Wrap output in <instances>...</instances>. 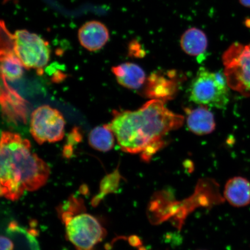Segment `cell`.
<instances>
[{"mask_svg":"<svg viewBox=\"0 0 250 250\" xmlns=\"http://www.w3.org/2000/svg\"><path fill=\"white\" fill-rule=\"evenodd\" d=\"M229 87L224 72L212 73L201 67L190 85V101L207 107L224 108L229 102Z\"/></svg>","mask_w":250,"mask_h":250,"instance_id":"3957f363","label":"cell"},{"mask_svg":"<svg viewBox=\"0 0 250 250\" xmlns=\"http://www.w3.org/2000/svg\"><path fill=\"white\" fill-rule=\"evenodd\" d=\"M65 124L63 116L57 109L42 105L31 114L30 133L39 145L58 142L63 139Z\"/></svg>","mask_w":250,"mask_h":250,"instance_id":"52a82bcc","label":"cell"},{"mask_svg":"<svg viewBox=\"0 0 250 250\" xmlns=\"http://www.w3.org/2000/svg\"><path fill=\"white\" fill-rule=\"evenodd\" d=\"M224 73L230 88L250 97V43H234L223 56Z\"/></svg>","mask_w":250,"mask_h":250,"instance_id":"277c9868","label":"cell"},{"mask_svg":"<svg viewBox=\"0 0 250 250\" xmlns=\"http://www.w3.org/2000/svg\"><path fill=\"white\" fill-rule=\"evenodd\" d=\"M114 136L108 125L96 127L89 133V143L94 149L107 152L114 147Z\"/></svg>","mask_w":250,"mask_h":250,"instance_id":"2e32d148","label":"cell"},{"mask_svg":"<svg viewBox=\"0 0 250 250\" xmlns=\"http://www.w3.org/2000/svg\"><path fill=\"white\" fill-rule=\"evenodd\" d=\"M225 198L235 208H243L250 204V183L243 177H234L225 186Z\"/></svg>","mask_w":250,"mask_h":250,"instance_id":"4fadbf2b","label":"cell"},{"mask_svg":"<svg viewBox=\"0 0 250 250\" xmlns=\"http://www.w3.org/2000/svg\"><path fill=\"white\" fill-rule=\"evenodd\" d=\"M2 77L1 103L3 111L13 121H26V102L15 90L9 87L5 78Z\"/></svg>","mask_w":250,"mask_h":250,"instance_id":"30bf717a","label":"cell"},{"mask_svg":"<svg viewBox=\"0 0 250 250\" xmlns=\"http://www.w3.org/2000/svg\"><path fill=\"white\" fill-rule=\"evenodd\" d=\"M80 44L90 52L98 51L108 42L109 31L105 25L98 21H87L78 34Z\"/></svg>","mask_w":250,"mask_h":250,"instance_id":"ba28073f","label":"cell"},{"mask_svg":"<svg viewBox=\"0 0 250 250\" xmlns=\"http://www.w3.org/2000/svg\"><path fill=\"white\" fill-rule=\"evenodd\" d=\"M66 236L77 250H93L106 230L93 215L82 213L65 218Z\"/></svg>","mask_w":250,"mask_h":250,"instance_id":"8992f818","label":"cell"},{"mask_svg":"<svg viewBox=\"0 0 250 250\" xmlns=\"http://www.w3.org/2000/svg\"><path fill=\"white\" fill-rule=\"evenodd\" d=\"M1 250H13L14 248V243L7 237L1 236Z\"/></svg>","mask_w":250,"mask_h":250,"instance_id":"e0dca14e","label":"cell"},{"mask_svg":"<svg viewBox=\"0 0 250 250\" xmlns=\"http://www.w3.org/2000/svg\"><path fill=\"white\" fill-rule=\"evenodd\" d=\"M13 50L26 69L42 70L48 63L51 49L48 42L26 30L16 31Z\"/></svg>","mask_w":250,"mask_h":250,"instance_id":"5b68a950","label":"cell"},{"mask_svg":"<svg viewBox=\"0 0 250 250\" xmlns=\"http://www.w3.org/2000/svg\"><path fill=\"white\" fill-rule=\"evenodd\" d=\"M112 73L121 85L130 89L140 88L146 83L143 68L133 62H126L112 68Z\"/></svg>","mask_w":250,"mask_h":250,"instance_id":"7c38bea8","label":"cell"},{"mask_svg":"<svg viewBox=\"0 0 250 250\" xmlns=\"http://www.w3.org/2000/svg\"><path fill=\"white\" fill-rule=\"evenodd\" d=\"M108 125L123 151L141 154L148 162L164 145V137L183 126L184 117L151 99L134 111H114Z\"/></svg>","mask_w":250,"mask_h":250,"instance_id":"6da1fadb","label":"cell"},{"mask_svg":"<svg viewBox=\"0 0 250 250\" xmlns=\"http://www.w3.org/2000/svg\"><path fill=\"white\" fill-rule=\"evenodd\" d=\"M239 1L242 5L250 8V0H239Z\"/></svg>","mask_w":250,"mask_h":250,"instance_id":"ac0fdd59","label":"cell"},{"mask_svg":"<svg viewBox=\"0 0 250 250\" xmlns=\"http://www.w3.org/2000/svg\"><path fill=\"white\" fill-rule=\"evenodd\" d=\"M180 44L183 51L191 56L204 55L207 51L208 40L206 34L198 28L187 30L181 37Z\"/></svg>","mask_w":250,"mask_h":250,"instance_id":"5bb4252c","label":"cell"},{"mask_svg":"<svg viewBox=\"0 0 250 250\" xmlns=\"http://www.w3.org/2000/svg\"><path fill=\"white\" fill-rule=\"evenodd\" d=\"M146 83V96L164 102L173 98L177 89L176 80H174L172 72L167 77L159 73H153Z\"/></svg>","mask_w":250,"mask_h":250,"instance_id":"9c48e42d","label":"cell"},{"mask_svg":"<svg viewBox=\"0 0 250 250\" xmlns=\"http://www.w3.org/2000/svg\"><path fill=\"white\" fill-rule=\"evenodd\" d=\"M49 176V166L31 152L29 140L17 133L2 132L0 143L2 196L17 201L25 190L35 191L44 186Z\"/></svg>","mask_w":250,"mask_h":250,"instance_id":"7a4b0ae2","label":"cell"},{"mask_svg":"<svg viewBox=\"0 0 250 250\" xmlns=\"http://www.w3.org/2000/svg\"><path fill=\"white\" fill-rule=\"evenodd\" d=\"M23 65L14 50L5 48L1 52V77L14 81L23 76Z\"/></svg>","mask_w":250,"mask_h":250,"instance_id":"9a60e30c","label":"cell"},{"mask_svg":"<svg viewBox=\"0 0 250 250\" xmlns=\"http://www.w3.org/2000/svg\"><path fill=\"white\" fill-rule=\"evenodd\" d=\"M187 124L190 132L202 136L208 134L215 130L214 114L207 106L200 105L194 109L186 108Z\"/></svg>","mask_w":250,"mask_h":250,"instance_id":"8fae6325","label":"cell"}]
</instances>
